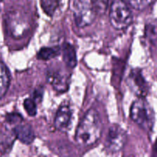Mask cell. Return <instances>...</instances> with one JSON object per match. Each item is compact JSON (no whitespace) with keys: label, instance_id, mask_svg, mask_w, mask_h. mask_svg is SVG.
Wrapping results in <instances>:
<instances>
[{"label":"cell","instance_id":"cell-1","mask_svg":"<svg viewBox=\"0 0 157 157\" xmlns=\"http://www.w3.org/2000/svg\"><path fill=\"white\" fill-rule=\"evenodd\" d=\"M103 124L98 112L90 109L78 124L75 133V141L83 147H89L99 140L102 134Z\"/></svg>","mask_w":157,"mask_h":157},{"label":"cell","instance_id":"cell-2","mask_svg":"<svg viewBox=\"0 0 157 157\" xmlns=\"http://www.w3.org/2000/svg\"><path fill=\"white\" fill-rule=\"evenodd\" d=\"M132 121L144 130H151L155 123V114L150 104L143 98H139L132 103L130 109Z\"/></svg>","mask_w":157,"mask_h":157},{"label":"cell","instance_id":"cell-3","mask_svg":"<svg viewBox=\"0 0 157 157\" xmlns=\"http://www.w3.org/2000/svg\"><path fill=\"white\" fill-rule=\"evenodd\" d=\"M6 23L10 35L15 39L23 38L30 28L28 15L24 11L17 9H11L6 14Z\"/></svg>","mask_w":157,"mask_h":157},{"label":"cell","instance_id":"cell-4","mask_svg":"<svg viewBox=\"0 0 157 157\" xmlns=\"http://www.w3.org/2000/svg\"><path fill=\"white\" fill-rule=\"evenodd\" d=\"M109 21L114 29L123 30L131 25L132 14L130 9L123 0H113L109 10Z\"/></svg>","mask_w":157,"mask_h":157},{"label":"cell","instance_id":"cell-5","mask_svg":"<svg viewBox=\"0 0 157 157\" xmlns=\"http://www.w3.org/2000/svg\"><path fill=\"white\" fill-rule=\"evenodd\" d=\"M96 12L92 4L86 1L78 2L74 6L73 15L75 24L78 27L84 28L92 23L95 18Z\"/></svg>","mask_w":157,"mask_h":157},{"label":"cell","instance_id":"cell-6","mask_svg":"<svg viewBox=\"0 0 157 157\" xmlns=\"http://www.w3.org/2000/svg\"><path fill=\"white\" fill-rule=\"evenodd\" d=\"M126 140V131L120 126L113 124L109 129L106 140V148L110 153H117L124 147Z\"/></svg>","mask_w":157,"mask_h":157},{"label":"cell","instance_id":"cell-7","mask_svg":"<svg viewBox=\"0 0 157 157\" xmlns=\"http://www.w3.org/2000/svg\"><path fill=\"white\" fill-rule=\"evenodd\" d=\"M126 82L130 90L139 98H143L147 94V83L142 75L141 71L136 69L131 71L129 76L127 77Z\"/></svg>","mask_w":157,"mask_h":157},{"label":"cell","instance_id":"cell-8","mask_svg":"<svg viewBox=\"0 0 157 157\" xmlns=\"http://www.w3.org/2000/svg\"><path fill=\"white\" fill-rule=\"evenodd\" d=\"M72 117L70 107L66 104L62 105L58 108L55 118V127L59 130H66L68 128Z\"/></svg>","mask_w":157,"mask_h":157},{"label":"cell","instance_id":"cell-9","mask_svg":"<svg viewBox=\"0 0 157 157\" xmlns=\"http://www.w3.org/2000/svg\"><path fill=\"white\" fill-rule=\"evenodd\" d=\"M14 133L18 140L23 144L29 145L33 142L35 134L32 127L28 124H19L14 128Z\"/></svg>","mask_w":157,"mask_h":157},{"label":"cell","instance_id":"cell-10","mask_svg":"<svg viewBox=\"0 0 157 157\" xmlns=\"http://www.w3.org/2000/svg\"><path fill=\"white\" fill-rule=\"evenodd\" d=\"M49 81L57 90H66L67 88V77L58 71L49 72Z\"/></svg>","mask_w":157,"mask_h":157},{"label":"cell","instance_id":"cell-11","mask_svg":"<svg viewBox=\"0 0 157 157\" xmlns=\"http://www.w3.org/2000/svg\"><path fill=\"white\" fill-rule=\"evenodd\" d=\"M10 83V75L6 66L0 61V99L5 96Z\"/></svg>","mask_w":157,"mask_h":157},{"label":"cell","instance_id":"cell-12","mask_svg":"<svg viewBox=\"0 0 157 157\" xmlns=\"http://www.w3.org/2000/svg\"><path fill=\"white\" fill-rule=\"evenodd\" d=\"M62 57L65 63L68 67H71V68L75 67L77 63L76 54H75V51L73 46L71 45L69 43H66L63 45Z\"/></svg>","mask_w":157,"mask_h":157},{"label":"cell","instance_id":"cell-13","mask_svg":"<svg viewBox=\"0 0 157 157\" xmlns=\"http://www.w3.org/2000/svg\"><path fill=\"white\" fill-rule=\"evenodd\" d=\"M58 48H42L39 50L37 58L41 60H49L53 58L58 54Z\"/></svg>","mask_w":157,"mask_h":157},{"label":"cell","instance_id":"cell-14","mask_svg":"<svg viewBox=\"0 0 157 157\" xmlns=\"http://www.w3.org/2000/svg\"><path fill=\"white\" fill-rule=\"evenodd\" d=\"M41 6L46 14L52 15L58 6V0H41Z\"/></svg>","mask_w":157,"mask_h":157},{"label":"cell","instance_id":"cell-15","mask_svg":"<svg viewBox=\"0 0 157 157\" xmlns=\"http://www.w3.org/2000/svg\"><path fill=\"white\" fill-rule=\"evenodd\" d=\"M129 5L137 10H143L146 9L153 0H126Z\"/></svg>","mask_w":157,"mask_h":157},{"label":"cell","instance_id":"cell-16","mask_svg":"<svg viewBox=\"0 0 157 157\" xmlns=\"http://www.w3.org/2000/svg\"><path fill=\"white\" fill-rule=\"evenodd\" d=\"M24 105L25 110L27 112L28 114L31 117L35 116L37 113V108H36V103L34 100L32 99H26L23 103Z\"/></svg>","mask_w":157,"mask_h":157},{"label":"cell","instance_id":"cell-17","mask_svg":"<svg viewBox=\"0 0 157 157\" xmlns=\"http://www.w3.org/2000/svg\"><path fill=\"white\" fill-rule=\"evenodd\" d=\"M96 13H104L109 4V0H91Z\"/></svg>","mask_w":157,"mask_h":157},{"label":"cell","instance_id":"cell-18","mask_svg":"<svg viewBox=\"0 0 157 157\" xmlns=\"http://www.w3.org/2000/svg\"><path fill=\"white\" fill-rule=\"evenodd\" d=\"M22 118L18 113H11L6 117V121L11 124H19L22 121Z\"/></svg>","mask_w":157,"mask_h":157},{"label":"cell","instance_id":"cell-19","mask_svg":"<svg viewBox=\"0 0 157 157\" xmlns=\"http://www.w3.org/2000/svg\"><path fill=\"white\" fill-rule=\"evenodd\" d=\"M154 151L157 153V140L155 143V145H154Z\"/></svg>","mask_w":157,"mask_h":157},{"label":"cell","instance_id":"cell-20","mask_svg":"<svg viewBox=\"0 0 157 157\" xmlns=\"http://www.w3.org/2000/svg\"><path fill=\"white\" fill-rule=\"evenodd\" d=\"M3 1V0H0V2H2Z\"/></svg>","mask_w":157,"mask_h":157}]
</instances>
